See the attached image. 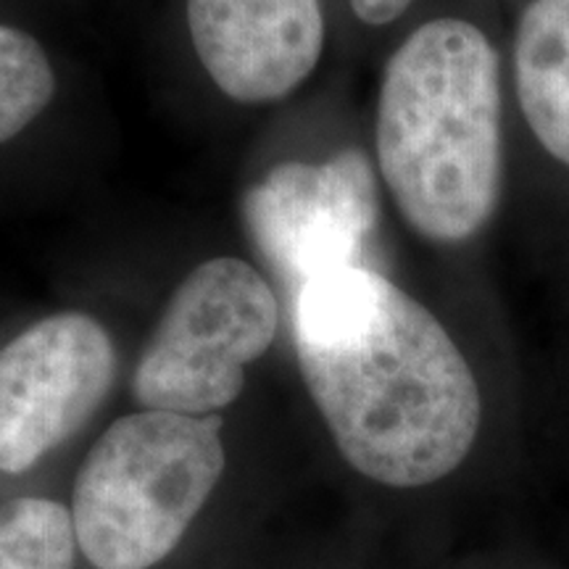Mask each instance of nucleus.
<instances>
[{
    "instance_id": "423d86ee",
    "label": "nucleus",
    "mask_w": 569,
    "mask_h": 569,
    "mask_svg": "<svg viewBox=\"0 0 569 569\" xmlns=\"http://www.w3.org/2000/svg\"><path fill=\"white\" fill-rule=\"evenodd\" d=\"M113 377L109 330L82 311L42 317L0 348V472H27L74 436Z\"/></svg>"
},
{
    "instance_id": "39448f33",
    "label": "nucleus",
    "mask_w": 569,
    "mask_h": 569,
    "mask_svg": "<svg viewBox=\"0 0 569 569\" xmlns=\"http://www.w3.org/2000/svg\"><path fill=\"white\" fill-rule=\"evenodd\" d=\"M240 211L256 251L296 298L317 277L365 267L380 217L375 169L359 148L282 161L248 188Z\"/></svg>"
},
{
    "instance_id": "7ed1b4c3",
    "label": "nucleus",
    "mask_w": 569,
    "mask_h": 569,
    "mask_svg": "<svg viewBox=\"0 0 569 569\" xmlns=\"http://www.w3.org/2000/svg\"><path fill=\"white\" fill-rule=\"evenodd\" d=\"M219 415L140 409L109 425L74 480L77 546L98 569H151L174 551L222 480Z\"/></svg>"
},
{
    "instance_id": "1a4fd4ad",
    "label": "nucleus",
    "mask_w": 569,
    "mask_h": 569,
    "mask_svg": "<svg viewBox=\"0 0 569 569\" xmlns=\"http://www.w3.org/2000/svg\"><path fill=\"white\" fill-rule=\"evenodd\" d=\"M56 69L38 38L0 24V146L17 140L53 103Z\"/></svg>"
},
{
    "instance_id": "f03ea898",
    "label": "nucleus",
    "mask_w": 569,
    "mask_h": 569,
    "mask_svg": "<svg viewBox=\"0 0 569 569\" xmlns=\"http://www.w3.org/2000/svg\"><path fill=\"white\" fill-rule=\"evenodd\" d=\"M501 69L488 34L432 19L396 48L377 98V169L425 240L459 246L501 201Z\"/></svg>"
},
{
    "instance_id": "20e7f679",
    "label": "nucleus",
    "mask_w": 569,
    "mask_h": 569,
    "mask_svg": "<svg viewBox=\"0 0 569 569\" xmlns=\"http://www.w3.org/2000/svg\"><path fill=\"white\" fill-rule=\"evenodd\" d=\"M280 296L251 261L213 256L177 282L132 375L140 409L217 415L277 340Z\"/></svg>"
},
{
    "instance_id": "9b49d317",
    "label": "nucleus",
    "mask_w": 569,
    "mask_h": 569,
    "mask_svg": "<svg viewBox=\"0 0 569 569\" xmlns=\"http://www.w3.org/2000/svg\"><path fill=\"white\" fill-rule=\"evenodd\" d=\"M411 6V0H351V9L365 24L382 27L401 17Z\"/></svg>"
},
{
    "instance_id": "0eeeda50",
    "label": "nucleus",
    "mask_w": 569,
    "mask_h": 569,
    "mask_svg": "<svg viewBox=\"0 0 569 569\" xmlns=\"http://www.w3.org/2000/svg\"><path fill=\"white\" fill-rule=\"evenodd\" d=\"M184 17L206 77L240 106L290 98L325 53L319 0H188Z\"/></svg>"
},
{
    "instance_id": "6e6552de",
    "label": "nucleus",
    "mask_w": 569,
    "mask_h": 569,
    "mask_svg": "<svg viewBox=\"0 0 569 569\" xmlns=\"http://www.w3.org/2000/svg\"><path fill=\"white\" fill-rule=\"evenodd\" d=\"M515 77L532 134L569 167V0H532L522 11Z\"/></svg>"
},
{
    "instance_id": "f257e3e1",
    "label": "nucleus",
    "mask_w": 569,
    "mask_h": 569,
    "mask_svg": "<svg viewBox=\"0 0 569 569\" xmlns=\"http://www.w3.org/2000/svg\"><path fill=\"white\" fill-rule=\"evenodd\" d=\"M303 386L340 457L388 488H422L469 457L482 422L472 367L438 317L369 267L293 298Z\"/></svg>"
},
{
    "instance_id": "9d476101",
    "label": "nucleus",
    "mask_w": 569,
    "mask_h": 569,
    "mask_svg": "<svg viewBox=\"0 0 569 569\" xmlns=\"http://www.w3.org/2000/svg\"><path fill=\"white\" fill-rule=\"evenodd\" d=\"M77 536L71 511L51 498L0 503V569H71Z\"/></svg>"
}]
</instances>
